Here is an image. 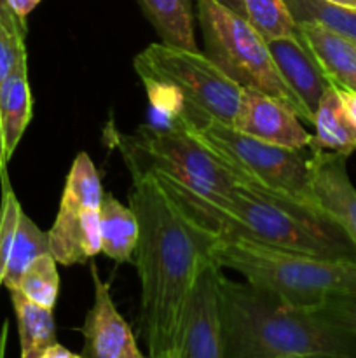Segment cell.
I'll return each instance as SVG.
<instances>
[{
	"mask_svg": "<svg viewBox=\"0 0 356 358\" xmlns=\"http://www.w3.org/2000/svg\"><path fill=\"white\" fill-rule=\"evenodd\" d=\"M339 98L342 101V107H344L346 114H348L349 121L353 122V126L356 128V91L351 90H339Z\"/></svg>",
	"mask_w": 356,
	"mask_h": 358,
	"instance_id": "obj_28",
	"label": "cell"
},
{
	"mask_svg": "<svg viewBox=\"0 0 356 358\" xmlns=\"http://www.w3.org/2000/svg\"><path fill=\"white\" fill-rule=\"evenodd\" d=\"M91 280L94 299L80 327L84 336L80 355L82 358H149L138 348L131 327L115 308L110 285L101 280L94 264H91Z\"/></svg>",
	"mask_w": 356,
	"mask_h": 358,
	"instance_id": "obj_11",
	"label": "cell"
},
{
	"mask_svg": "<svg viewBox=\"0 0 356 358\" xmlns=\"http://www.w3.org/2000/svg\"><path fill=\"white\" fill-rule=\"evenodd\" d=\"M7 334H9V324H7V322H3L2 331H0V358H6Z\"/></svg>",
	"mask_w": 356,
	"mask_h": 358,
	"instance_id": "obj_32",
	"label": "cell"
},
{
	"mask_svg": "<svg viewBox=\"0 0 356 358\" xmlns=\"http://www.w3.org/2000/svg\"><path fill=\"white\" fill-rule=\"evenodd\" d=\"M314 311L356 339V292L327 297Z\"/></svg>",
	"mask_w": 356,
	"mask_h": 358,
	"instance_id": "obj_25",
	"label": "cell"
},
{
	"mask_svg": "<svg viewBox=\"0 0 356 358\" xmlns=\"http://www.w3.org/2000/svg\"><path fill=\"white\" fill-rule=\"evenodd\" d=\"M10 6V9L17 14L23 21H27L28 14L42 2V0H7Z\"/></svg>",
	"mask_w": 356,
	"mask_h": 358,
	"instance_id": "obj_29",
	"label": "cell"
},
{
	"mask_svg": "<svg viewBox=\"0 0 356 358\" xmlns=\"http://www.w3.org/2000/svg\"><path fill=\"white\" fill-rule=\"evenodd\" d=\"M313 126L311 150H327L342 156H351L356 150V128L349 121L335 86L328 87L321 96L314 110Z\"/></svg>",
	"mask_w": 356,
	"mask_h": 358,
	"instance_id": "obj_17",
	"label": "cell"
},
{
	"mask_svg": "<svg viewBox=\"0 0 356 358\" xmlns=\"http://www.w3.org/2000/svg\"><path fill=\"white\" fill-rule=\"evenodd\" d=\"M0 21H2L3 27L9 28L10 31L27 35V21L21 20V17L17 16L13 9H10V6L7 0H0Z\"/></svg>",
	"mask_w": 356,
	"mask_h": 358,
	"instance_id": "obj_27",
	"label": "cell"
},
{
	"mask_svg": "<svg viewBox=\"0 0 356 358\" xmlns=\"http://www.w3.org/2000/svg\"><path fill=\"white\" fill-rule=\"evenodd\" d=\"M212 259L297 308L314 310L327 297L356 292V261L351 259L320 257L244 238H216Z\"/></svg>",
	"mask_w": 356,
	"mask_h": 358,
	"instance_id": "obj_4",
	"label": "cell"
},
{
	"mask_svg": "<svg viewBox=\"0 0 356 358\" xmlns=\"http://www.w3.org/2000/svg\"><path fill=\"white\" fill-rule=\"evenodd\" d=\"M218 297L225 358L356 357V339L314 310L222 273Z\"/></svg>",
	"mask_w": 356,
	"mask_h": 358,
	"instance_id": "obj_3",
	"label": "cell"
},
{
	"mask_svg": "<svg viewBox=\"0 0 356 358\" xmlns=\"http://www.w3.org/2000/svg\"><path fill=\"white\" fill-rule=\"evenodd\" d=\"M243 3L244 20L267 42L297 34V23L285 0H243Z\"/></svg>",
	"mask_w": 356,
	"mask_h": 358,
	"instance_id": "obj_23",
	"label": "cell"
},
{
	"mask_svg": "<svg viewBox=\"0 0 356 358\" xmlns=\"http://www.w3.org/2000/svg\"><path fill=\"white\" fill-rule=\"evenodd\" d=\"M51 254L49 247V234L42 231L27 213L21 210L14 231L13 245H10L9 259H7L6 273H3V285L7 290H14L20 285V280L28 266L40 255Z\"/></svg>",
	"mask_w": 356,
	"mask_h": 358,
	"instance_id": "obj_20",
	"label": "cell"
},
{
	"mask_svg": "<svg viewBox=\"0 0 356 358\" xmlns=\"http://www.w3.org/2000/svg\"><path fill=\"white\" fill-rule=\"evenodd\" d=\"M195 17L205 38L206 56L243 90L276 98L313 124V115L286 86L269 51L267 41L239 14L216 0H194Z\"/></svg>",
	"mask_w": 356,
	"mask_h": 358,
	"instance_id": "obj_6",
	"label": "cell"
},
{
	"mask_svg": "<svg viewBox=\"0 0 356 358\" xmlns=\"http://www.w3.org/2000/svg\"><path fill=\"white\" fill-rule=\"evenodd\" d=\"M24 38H27V35L10 31L0 21V84L13 72L20 59L27 58Z\"/></svg>",
	"mask_w": 356,
	"mask_h": 358,
	"instance_id": "obj_26",
	"label": "cell"
},
{
	"mask_svg": "<svg viewBox=\"0 0 356 358\" xmlns=\"http://www.w3.org/2000/svg\"><path fill=\"white\" fill-rule=\"evenodd\" d=\"M220 273L222 268L209 259L195 278L181 320L180 358H225L220 320Z\"/></svg>",
	"mask_w": 356,
	"mask_h": 358,
	"instance_id": "obj_10",
	"label": "cell"
},
{
	"mask_svg": "<svg viewBox=\"0 0 356 358\" xmlns=\"http://www.w3.org/2000/svg\"><path fill=\"white\" fill-rule=\"evenodd\" d=\"M157 180L192 220L218 238H244L269 247L356 261V248L348 236L314 206L250 184H236L222 194L199 196Z\"/></svg>",
	"mask_w": 356,
	"mask_h": 358,
	"instance_id": "obj_2",
	"label": "cell"
},
{
	"mask_svg": "<svg viewBox=\"0 0 356 358\" xmlns=\"http://www.w3.org/2000/svg\"><path fill=\"white\" fill-rule=\"evenodd\" d=\"M295 23H316L356 42V9L327 0H285Z\"/></svg>",
	"mask_w": 356,
	"mask_h": 358,
	"instance_id": "obj_22",
	"label": "cell"
},
{
	"mask_svg": "<svg viewBox=\"0 0 356 358\" xmlns=\"http://www.w3.org/2000/svg\"><path fill=\"white\" fill-rule=\"evenodd\" d=\"M34 114L27 58L20 59L7 79L0 84V124L7 161L13 157L21 136L27 131Z\"/></svg>",
	"mask_w": 356,
	"mask_h": 358,
	"instance_id": "obj_16",
	"label": "cell"
},
{
	"mask_svg": "<svg viewBox=\"0 0 356 358\" xmlns=\"http://www.w3.org/2000/svg\"><path fill=\"white\" fill-rule=\"evenodd\" d=\"M40 358H82V355L70 352L68 348H65V346H61L56 341L54 345L47 346V348L40 353Z\"/></svg>",
	"mask_w": 356,
	"mask_h": 358,
	"instance_id": "obj_30",
	"label": "cell"
},
{
	"mask_svg": "<svg viewBox=\"0 0 356 358\" xmlns=\"http://www.w3.org/2000/svg\"><path fill=\"white\" fill-rule=\"evenodd\" d=\"M7 157H6V150H3V136H2V124H0V171H6V166H7Z\"/></svg>",
	"mask_w": 356,
	"mask_h": 358,
	"instance_id": "obj_33",
	"label": "cell"
},
{
	"mask_svg": "<svg viewBox=\"0 0 356 358\" xmlns=\"http://www.w3.org/2000/svg\"><path fill=\"white\" fill-rule=\"evenodd\" d=\"M302 119L285 103L255 90H243L234 128L262 142L286 149H309L313 135L304 128Z\"/></svg>",
	"mask_w": 356,
	"mask_h": 358,
	"instance_id": "obj_12",
	"label": "cell"
},
{
	"mask_svg": "<svg viewBox=\"0 0 356 358\" xmlns=\"http://www.w3.org/2000/svg\"><path fill=\"white\" fill-rule=\"evenodd\" d=\"M133 65L140 79H157L177 87L187 107L198 114L234 124L243 87L202 52L157 42L136 55Z\"/></svg>",
	"mask_w": 356,
	"mask_h": 358,
	"instance_id": "obj_8",
	"label": "cell"
},
{
	"mask_svg": "<svg viewBox=\"0 0 356 358\" xmlns=\"http://www.w3.org/2000/svg\"><path fill=\"white\" fill-rule=\"evenodd\" d=\"M101 178L87 152H79L70 166L58 215L49 234V247L58 264H86L101 254Z\"/></svg>",
	"mask_w": 356,
	"mask_h": 358,
	"instance_id": "obj_9",
	"label": "cell"
},
{
	"mask_svg": "<svg viewBox=\"0 0 356 358\" xmlns=\"http://www.w3.org/2000/svg\"><path fill=\"white\" fill-rule=\"evenodd\" d=\"M269 51L286 86L314 115L325 91L332 86L309 45L297 34L269 41Z\"/></svg>",
	"mask_w": 356,
	"mask_h": 358,
	"instance_id": "obj_14",
	"label": "cell"
},
{
	"mask_svg": "<svg viewBox=\"0 0 356 358\" xmlns=\"http://www.w3.org/2000/svg\"><path fill=\"white\" fill-rule=\"evenodd\" d=\"M129 206L140 224V334L149 358H180L181 320L216 234L192 220L154 175H131Z\"/></svg>",
	"mask_w": 356,
	"mask_h": 358,
	"instance_id": "obj_1",
	"label": "cell"
},
{
	"mask_svg": "<svg viewBox=\"0 0 356 358\" xmlns=\"http://www.w3.org/2000/svg\"><path fill=\"white\" fill-rule=\"evenodd\" d=\"M131 175L152 173L192 194H222L241 178L209 152L187 128L142 124L135 135H115Z\"/></svg>",
	"mask_w": 356,
	"mask_h": 358,
	"instance_id": "obj_7",
	"label": "cell"
},
{
	"mask_svg": "<svg viewBox=\"0 0 356 358\" xmlns=\"http://www.w3.org/2000/svg\"><path fill=\"white\" fill-rule=\"evenodd\" d=\"M52 254L35 259L20 280L17 290L38 306L54 310L59 294V275Z\"/></svg>",
	"mask_w": 356,
	"mask_h": 358,
	"instance_id": "obj_24",
	"label": "cell"
},
{
	"mask_svg": "<svg viewBox=\"0 0 356 358\" xmlns=\"http://www.w3.org/2000/svg\"><path fill=\"white\" fill-rule=\"evenodd\" d=\"M332 86L356 91V42L316 23H297Z\"/></svg>",
	"mask_w": 356,
	"mask_h": 358,
	"instance_id": "obj_15",
	"label": "cell"
},
{
	"mask_svg": "<svg viewBox=\"0 0 356 358\" xmlns=\"http://www.w3.org/2000/svg\"><path fill=\"white\" fill-rule=\"evenodd\" d=\"M327 2L335 3V6L348 7V9H356V0H327Z\"/></svg>",
	"mask_w": 356,
	"mask_h": 358,
	"instance_id": "obj_34",
	"label": "cell"
},
{
	"mask_svg": "<svg viewBox=\"0 0 356 358\" xmlns=\"http://www.w3.org/2000/svg\"><path fill=\"white\" fill-rule=\"evenodd\" d=\"M161 41L175 48L199 51L194 35V0H136Z\"/></svg>",
	"mask_w": 356,
	"mask_h": 358,
	"instance_id": "obj_19",
	"label": "cell"
},
{
	"mask_svg": "<svg viewBox=\"0 0 356 358\" xmlns=\"http://www.w3.org/2000/svg\"><path fill=\"white\" fill-rule=\"evenodd\" d=\"M353 358H356V357H353Z\"/></svg>",
	"mask_w": 356,
	"mask_h": 358,
	"instance_id": "obj_36",
	"label": "cell"
},
{
	"mask_svg": "<svg viewBox=\"0 0 356 358\" xmlns=\"http://www.w3.org/2000/svg\"><path fill=\"white\" fill-rule=\"evenodd\" d=\"M40 353L42 352H37V350L35 352H24L21 353V358H40Z\"/></svg>",
	"mask_w": 356,
	"mask_h": 358,
	"instance_id": "obj_35",
	"label": "cell"
},
{
	"mask_svg": "<svg viewBox=\"0 0 356 358\" xmlns=\"http://www.w3.org/2000/svg\"><path fill=\"white\" fill-rule=\"evenodd\" d=\"M218 3H222L223 7H227V9H230L232 13L239 14V16L244 17V3L243 0H216Z\"/></svg>",
	"mask_w": 356,
	"mask_h": 358,
	"instance_id": "obj_31",
	"label": "cell"
},
{
	"mask_svg": "<svg viewBox=\"0 0 356 358\" xmlns=\"http://www.w3.org/2000/svg\"><path fill=\"white\" fill-rule=\"evenodd\" d=\"M187 129L243 184L318 208L311 189V149L295 150L262 142L234 126L205 117L191 107H187Z\"/></svg>",
	"mask_w": 356,
	"mask_h": 358,
	"instance_id": "obj_5",
	"label": "cell"
},
{
	"mask_svg": "<svg viewBox=\"0 0 356 358\" xmlns=\"http://www.w3.org/2000/svg\"><path fill=\"white\" fill-rule=\"evenodd\" d=\"M13 301L14 313L20 331L21 353L24 352H44L47 346L56 343V324L54 310L38 306L23 296L17 289L9 290Z\"/></svg>",
	"mask_w": 356,
	"mask_h": 358,
	"instance_id": "obj_21",
	"label": "cell"
},
{
	"mask_svg": "<svg viewBox=\"0 0 356 358\" xmlns=\"http://www.w3.org/2000/svg\"><path fill=\"white\" fill-rule=\"evenodd\" d=\"M348 156L313 150L311 189L318 208L334 220L356 248V187L349 178Z\"/></svg>",
	"mask_w": 356,
	"mask_h": 358,
	"instance_id": "obj_13",
	"label": "cell"
},
{
	"mask_svg": "<svg viewBox=\"0 0 356 358\" xmlns=\"http://www.w3.org/2000/svg\"><path fill=\"white\" fill-rule=\"evenodd\" d=\"M101 254L112 261L131 262L140 236V224L131 206H126L112 192H105L100 206Z\"/></svg>",
	"mask_w": 356,
	"mask_h": 358,
	"instance_id": "obj_18",
	"label": "cell"
}]
</instances>
